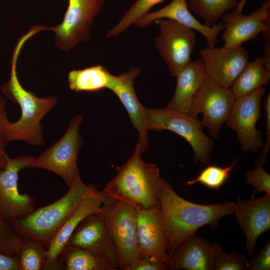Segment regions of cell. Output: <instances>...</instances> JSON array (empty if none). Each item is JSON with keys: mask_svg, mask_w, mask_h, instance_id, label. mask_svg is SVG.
Returning a JSON list of instances; mask_svg holds the SVG:
<instances>
[{"mask_svg": "<svg viewBox=\"0 0 270 270\" xmlns=\"http://www.w3.org/2000/svg\"><path fill=\"white\" fill-rule=\"evenodd\" d=\"M246 182L252 186L255 192H264L270 194V176L263 166H256L246 174Z\"/></svg>", "mask_w": 270, "mask_h": 270, "instance_id": "cell-32", "label": "cell"}, {"mask_svg": "<svg viewBox=\"0 0 270 270\" xmlns=\"http://www.w3.org/2000/svg\"><path fill=\"white\" fill-rule=\"evenodd\" d=\"M266 89L261 87L244 96L236 98L226 122L234 130L244 152H256L263 145L262 134L256 128L261 116V100Z\"/></svg>", "mask_w": 270, "mask_h": 270, "instance_id": "cell-12", "label": "cell"}, {"mask_svg": "<svg viewBox=\"0 0 270 270\" xmlns=\"http://www.w3.org/2000/svg\"><path fill=\"white\" fill-rule=\"evenodd\" d=\"M270 80V70L265 66L263 57L256 58L247 62L230 89L237 98L267 85Z\"/></svg>", "mask_w": 270, "mask_h": 270, "instance_id": "cell-23", "label": "cell"}, {"mask_svg": "<svg viewBox=\"0 0 270 270\" xmlns=\"http://www.w3.org/2000/svg\"><path fill=\"white\" fill-rule=\"evenodd\" d=\"M222 22L224 32L222 40L226 48L242 46L258 34L270 33V0H265L256 11L246 16L236 7L231 12L224 14Z\"/></svg>", "mask_w": 270, "mask_h": 270, "instance_id": "cell-13", "label": "cell"}, {"mask_svg": "<svg viewBox=\"0 0 270 270\" xmlns=\"http://www.w3.org/2000/svg\"><path fill=\"white\" fill-rule=\"evenodd\" d=\"M137 236L140 258H152L169 266L166 233L160 206L138 208Z\"/></svg>", "mask_w": 270, "mask_h": 270, "instance_id": "cell-15", "label": "cell"}, {"mask_svg": "<svg viewBox=\"0 0 270 270\" xmlns=\"http://www.w3.org/2000/svg\"><path fill=\"white\" fill-rule=\"evenodd\" d=\"M146 128L148 131L169 130L179 135L192 146L196 162L209 163L214 142L204 133L198 118L166 108H146Z\"/></svg>", "mask_w": 270, "mask_h": 270, "instance_id": "cell-6", "label": "cell"}, {"mask_svg": "<svg viewBox=\"0 0 270 270\" xmlns=\"http://www.w3.org/2000/svg\"><path fill=\"white\" fill-rule=\"evenodd\" d=\"M138 143L126 162L116 167V176L101 191L104 194L134 206L150 209L160 206V169L145 162Z\"/></svg>", "mask_w": 270, "mask_h": 270, "instance_id": "cell-3", "label": "cell"}, {"mask_svg": "<svg viewBox=\"0 0 270 270\" xmlns=\"http://www.w3.org/2000/svg\"><path fill=\"white\" fill-rule=\"evenodd\" d=\"M162 18L174 20L200 33L205 38L208 46H215L220 32L224 29L220 22L212 26L202 24L190 13L186 0H172L162 8L149 12L142 16L134 24L138 28H145L152 22Z\"/></svg>", "mask_w": 270, "mask_h": 270, "instance_id": "cell-21", "label": "cell"}, {"mask_svg": "<svg viewBox=\"0 0 270 270\" xmlns=\"http://www.w3.org/2000/svg\"><path fill=\"white\" fill-rule=\"evenodd\" d=\"M264 66L270 70V34H263Z\"/></svg>", "mask_w": 270, "mask_h": 270, "instance_id": "cell-38", "label": "cell"}, {"mask_svg": "<svg viewBox=\"0 0 270 270\" xmlns=\"http://www.w3.org/2000/svg\"><path fill=\"white\" fill-rule=\"evenodd\" d=\"M238 160L226 167L218 166H208L200 173L198 176L188 180L186 184L193 185L200 184L210 189L218 190L223 186L230 176Z\"/></svg>", "mask_w": 270, "mask_h": 270, "instance_id": "cell-29", "label": "cell"}, {"mask_svg": "<svg viewBox=\"0 0 270 270\" xmlns=\"http://www.w3.org/2000/svg\"><path fill=\"white\" fill-rule=\"evenodd\" d=\"M159 202L164 221L169 257L188 238L203 226L216 229L224 216L232 214L234 203L201 204L180 196L171 184L161 178Z\"/></svg>", "mask_w": 270, "mask_h": 270, "instance_id": "cell-1", "label": "cell"}, {"mask_svg": "<svg viewBox=\"0 0 270 270\" xmlns=\"http://www.w3.org/2000/svg\"><path fill=\"white\" fill-rule=\"evenodd\" d=\"M164 0H136L126 12L117 24L106 34L108 38L118 36L135 22L143 15L150 12L154 6Z\"/></svg>", "mask_w": 270, "mask_h": 270, "instance_id": "cell-28", "label": "cell"}, {"mask_svg": "<svg viewBox=\"0 0 270 270\" xmlns=\"http://www.w3.org/2000/svg\"><path fill=\"white\" fill-rule=\"evenodd\" d=\"M236 0H190V10L203 21V24L212 26L216 24L224 13L234 8Z\"/></svg>", "mask_w": 270, "mask_h": 270, "instance_id": "cell-26", "label": "cell"}, {"mask_svg": "<svg viewBox=\"0 0 270 270\" xmlns=\"http://www.w3.org/2000/svg\"><path fill=\"white\" fill-rule=\"evenodd\" d=\"M140 73L137 66L118 76L110 74L106 88L113 92L126 108L130 122L138 132L142 154L148 148V130L146 128V109L140 102L136 93L134 82Z\"/></svg>", "mask_w": 270, "mask_h": 270, "instance_id": "cell-16", "label": "cell"}, {"mask_svg": "<svg viewBox=\"0 0 270 270\" xmlns=\"http://www.w3.org/2000/svg\"><path fill=\"white\" fill-rule=\"evenodd\" d=\"M236 98L230 88L221 86L207 77L194 94L188 114L198 118L202 127L206 128L210 136L218 139L220 128L230 114Z\"/></svg>", "mask_w": 270, "mask_h": 270, "instance_id": "cell-8", "label": "cell"}, {"mask_svg": "<svg viewBox=\"0 0 270 270\" xmlns=\"http://www.w3.org/2000/svg\"><path fill=\"white\" fill-rule=\"evenodd\" d=\"M104 4V0H68V6L60 24L48 28L56 34V44L68 51L90 37L94 18Z\"/></svg>", "mask_w": 270, "mask_h": 270, "instance_id": "cell-11", "label": "cell"}, {"mask_svg": "<svg viewBox=\"0 0 270 270\" xmlns=\"http://www.w3.org/2000/svg\"><path fill=\"white\" fill-rule=\"evenodd\" d=\"M82 116L70 120L64 135L51 146L34 158L28 168L46 170L60 176L69 188L80 177L77 160L84 139L79 132Z\"/></svg>", "mask_w": 270, "mask_h": 270, "instance_id": "cell-7", "label": "cell"}, {"mask_svg": "<svg viewBox=\"0 0 270 270\" xmlns=\"http://www.w3.org/2000/svg\"><path fill=\"white\" fill-rule=\"evenodd\" d=\"M6 100L0 95V168H4L10 158L6 148L8 142L7 138V126L10 122L6 110Z\"/></svg>", "mask_w": 270, "mask_h": 270, "instance_id": "cell-33", "label": "cell"}, {"mask_svg": "<svg viewBox=\"0 0 270 270\" xmlns=\"http://www.w3.org/2000/svg\"><path fill=\"white\" fill-rule=\"evenodd\" d=\"M246 238V249L253 254L260 236L270 228V194L248 200L238 197L234 203L233 214Z\"/></svg>", "mask_w": 270, "mask_h": 270, "instance_id": "cell-17", "label": "cell"}, {"mask_svg": "<svg viewBox=\"0 0 270 270\" xmlns=\"http://www.w3.org/2000/svg\"><path fill=\"white\" fill-rule=\"evenodd\" d=\"M22 242V238L0 216V252L12 256H18Z\"/></svg>", "mask_w": 270, "mask_h": 270, "instance_id": "cell-30", "label": "cell"}, {"mask_svg": "<svg viewBox=\"0 0 270 270\" xmlns=\"http://www.w3.org/2000/svg\"><path fill=\"white\" fill-rule=\"evenodd\" d=\"M249 267L246 256L236 252L228 253L222 249L216 259L214 270H246Z\"/></svg>", "mask_w": 270, "mask_h": 270, "instance_id": "cell-31", "label": "cell"}, {"mask_svg": "<svg viewBox=\"0 0 270 270\" xmlns=\"http://www.w3.org/2000/svg\"><path fill=\"white\" fill-rule=\"evenodd\" d=\"M222 249L218 243L199 237L196 234L186 239L170 258L172 270H214L216 259Z\"/></svg>", "mask_w": 270, "mask_h": 270, "instance_id": "cell-20", "label": "cell"}, {"mask_svg": "<svg viewBox=\"0 0 270 270\" xmlns=\"http://www.w3.org/2000/svg\"><path fill=\"white\" fill-rule=\"evenodd\" d=\"M110 73L104 66L96 65L73 70L68 74L69 88L76 92H95L106 88Z\"/></svg>", "mask_w": 270, "mask_h": 270, "instance_id": "cell-25", "label": "cell"}, {"mask_svg": "<svg viewBox=\"0 0 270 270\" xmlns=\"http://www.w3.org/2000/svg\"><path fill=\"white\" fill-rule=\"evenodd\" d=\"M249 270H270V242L268 241L256 254L250 261Z\"/></svg>", "mask_w": 270, "mask_h": 270, "instance_id": "cell-35", "label": "cell"}, {"mask_svg": "<svg viewBox=\"0 0 270 270\" xmlns=\"http://www.w3.org/2000/svg\"><path fill=\"white\" fill-rule=\"evenodd\" d=\"M0 270H20L18 256H12L0 252Z\"/></svg>", "mask_w": 270, "mask_h": 270, "instance_id": "cell-37", "label": "cell"}, {"mask_svg": "<svg viewBox=\"0 0 270 270\" xmlns=\"http://www.w3.org/2000/svg\"><path fill=\"white\" fill-rule=\"evenodd\" d=\"M60 260L66 270H116L107 260L86 250L66 245Z\"/></svg>", "mask_w": 270, "mask_h": 270, "instance_id": "cell-24", "label": "cell"}, {"mask_svg": "<svg viewBox=\"0 0 270 270\" xmlns=\"http://www.w3.org/2000/svg\"><path fill=\"white\" fill-rule=\"evenodd\" d=\"M44 246L42 242L37 240H23L18 254L20 270H46Z\"/></svg>", "mask_w": 270, "mask_h": 270, "instance_id": "cell-27", "label": "cell"}, {"mask_svg": "<svg viewBox=\"0 0 270 270\" xmlns=\"http://www.w3.org/2000/svg\"><path fill=\"white\" fill-rule=\"evenodd\" d=\"M208 78L230 88L248 61V52L242 46L231 48L205 47L200 50Z\"/></svg>", "mask_w": 270, "mask_h": 270, "instance_id": "cell-14", "label": "cell"}, {"mask_svg": "<svg viewBox=\"0 0 270 270\" xmlns=\"http://www.w3.org/2000/svg\"><path fill=\"white\" fill-rule=\"evenodd\" d=\"M92 186V184L86 185L80 177L60 199L34 210L10 226L23 240H37L48 246L62 224L90 192Z\"/></svg>", "mask_w": 270, "mask_h": 270, "instance_id": "cell-4", "label": "cell"}, {"mask_svg": "<svg viewBox=\"0 0 270 270\" xmlns=\"http://www.w3.org/2000/svg\"><path fill=\"white\" fill-rule=\"evenodd\" d=\"M34 156L18 155L9 158L4 168H0V216L10 225L35 210L36 200L18 190V173L28 168Z\"/></svg>", "mask_w": 270, "mask_h": 270, "instance_id": "cell-10", "label": "cell"}, {"mask_svg": "<svg viewBox=\"0 0 270 270\" xmlns=\"http://www.w3.org/2000/svg\"><path fill=\"white\" fill-rule=\"evenodd\" d=\"M102 194L100 212L108 234L117 252L118 270H128L140 258L138 208L131 204Z\"/></svg>", "mask_w": 270, "mask_h": 270, "instance_id": "cell-5", "label": "cell"}, {"mask_svg": "<svg viewBox=\"0 0 270 270\" xmlns=\"http://www.w3.org/2000/svg\"><path fill=\"white\" fill-rule=\"evenodd\" d=\"M207 77L200 58L191 61L176 76L175 91L166 108L188 114L194 94Z\"/></svg>", "mask_w": 270, "mask_h": 270, "instance_id": "cell-22", "label": "cell"}, {"mask_svg": "<svg viewBox=\"0 0 270 270\" xmlns=\"http://www.w3.org/2000/svg\"><path fill=\"white\" fill-rule=\"evenodd\" d=\"M66 245L86 250L103 258L118 270L117 252L108 234L101 212L86 217L76 228Z\"/></svg>", "mask_w": 270, "mask_h": 270, "instance_id": "cell-18", "label": "cell"}, {"mask_svg": "<svg viewBox=\"0 0 270 270\" xmlns=\"http://www.w3.org/2000/svg\"><path fill=\"white\" fill-rule=\"evenodd\" d=\"M156 22L160 34L155 39L154 46L172 76L176 77L192 61L190 56L196 42L194 30L170 19Z\"/></svg>", "mask_w": 270, "mask_h": 270, "instance_id": "cell-9", "label": "cell"}, {"mask_svg": "<svg viewBox=\"0 0 270 270\" xmlns=\"http://www.w3.org/2000/svg\"><path fill=\"white\" fill-rule=\"evenodd\" d=\"M102 195L93 185L90 192L62 224L46 250V270L61 268L60 254L80 222L88 215L101 212Z\"/></svg>", "mask_w": 270, "mask_h": 270, "instance_id": "cell-19", "label": "cell"}, {"mask_svg": "<svg viewBox=\"0 0 270 270\" xmlns=\"http://www.w3.org/2000/svg\"><path fill=\"white\" fill-rule=\"evenodd\" d=\"M266 113L264 122L266 140L262 152L254 162V166H263L266 162L270 148V94L266 98L263 104Z\"/></svg>", "mask_w": 270, "mask_h": 270, "instance_id": "cell-34", "label": "cell"}, {"mask_svg": "<svg viewBox=\"0 0 270 270\" xmlns=\"http://www.w3.org/2000/svg\"><path fill=\"white\" fill-rule=\"evenodd\" d=\"M29 39L26 34L19 38L12 58L9 79L2 84L1 92L6 98L17 104L21 110L19 120L8 123V142L22 140L32 146H41L45 144L41 120L56 106L58 100L54 96H37L35 92L25 89L18 80L17 62L22 48Z\"/></svg>", "mask_w": 270, "mask_h": 270, "instance_id": "cell-2", "label": "cell"}, {"mask_svg": "<svg viewBox=\"0 0 270 270\" xmlns=\"http://www.w3.org/2000/svg\"><path fill=\"white\" fill-rule=\"evenodd\" d=\"M169 266L152 258H140L128 270H167Z\"/></svg>", "mask_w": 270, "mask_h": 270, "instance_id": "cell-36", "label": "cell"}]
</instances>
